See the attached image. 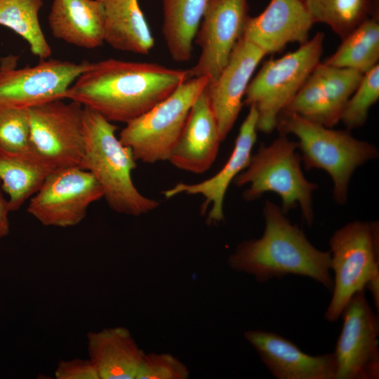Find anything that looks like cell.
I'll use <instances>...</instances> for the list:
<instances>
[{
	"label": "cell",
	"mask_w": 379,
	"mask_h": 379,
	"mask_svg": "<svg viewBox=\"0 0 379 379\" xmlns=\"http://www.w3.org/2000/svg\"><path fill=\"white\" fill-rule=\"evenodd\" d=\"M379 99V65L365 73L359 86L348 100L340 121L350 131L362 126L371 107Z\"/></svg>",
	"instance_id": "obj_28"
},
{
	"label": "cell",
	"mask_w": 379,
	"mask_h": 379,
	"mask_svg": "<svg viewBox=\"0 0 379 379\" xmlns=\"http://www.w3.org/2000/svg\"><path fill=\"white\" fill-rule=\"evenodd\" d=\"M55 377L57 379H100L91 359L79 358L60 361L55 369Z\"/></svg>",
	"instance_id": "obj_31"
},
{
	"label": "cell",
	"mask_w": 379,
	"mask_h": 379,
	"mask_svg": "<svg viewBox=\"0 0 379 379\" xmlns=\"http://www.w3.org/2000/svg\"><path fill=\"white\" fill-rule=\"evenodd\" d=\"M262 213L263 234L236 247L228 258L230 268L252 275L261 283L289 274L307 277L331 291L330 251L314 247L281 206L272 201H265Z\"/></svg>",
	"instance_id": "obj_2"
},
{
	"label": "cell",
	"mask_w": 379,
	"mask_h": 379,
	"mask_svg": "<svg viewBox=\"0 0 379 379\" xmlns=\"http://www.w3.org/2000/svg\"><path fill=\"white\" fill-rule=\"evenodd\" d=\"M248 0H211L194 41L201 48L190 79L208 76L214 81L242 38L248 15Z\"/></svg>",
	"instance_id": "obj_13"
},
{
	"label": "cell",
	"mask_w": 379,
	"mask_h": 379,
	"mask_svg": "<svg viewBox=\"0 0 379 379\" xmlns=\"http://www.w3.org/2000/svg\"><path fill=\"white\" fill-rule=\"evenodd\" d=\"M340 317L343 324L333 352L335 379H378L379 318L364 290L351 297Z\"/></svg>",
	"instance_id": "obj_12"
},
{
	"label": "cell",
	"mask_w": 379,
	"mask_h": 379,
	"mask_svg": "<svg viewBox=\"0 0 379 379\" xmlns=\"http://www.w3.org/2000/svg\"><path fill=\"white\" fill-rule=\"evenodd\" d=\"M242 122L232 152L224 166L211 178L198 183L178 182L164 192L166 199L182 193L190 195L200 194L204 198V210L209 206L208 220L212 223L222 221L224 201L230 185L249 164L253 148L257 140L258 113L253 105Z\"/></svg>",
	"instance_id": "obj_18"
},
{
	"label": "cell",
	"mask_w": 379,
	"mask_h": 379,
	"mask_svg": "<svg viewBox=\"0 0 379 379\" xmlns=\"http://www.w3.org/2000/svg\"><path fill=\"white\" fill-rule=\"evenodd\" d=\"M11 212L8 200L2 194L0 182V239L7 236L10 231L9 213Z\"/></svg>",
	"instance_id": "obj_32"
},
{
	"label": "cell",
	"mask_w": 379,
	"mask_h": 379,
	"mask_svg": "<svg viewBox=\"0 0 379 379\" xmlns=\"http://www.w3.org/2000/svg\"><path fill=\"white\" fill-rule=\"evenodd\" d=\"M162 34L171 58L178 62L192 58L193 43L211 0H162Z\"/></svg>",
	"instance_id": "obj_24"
},
{
	"label": "cell",
	"mask_w": 379,
	"mask_h": 379,
	"mask_svg": "<svg viewBox=\"0 0 379 379\" xmlns=\"http://www.w3.org/2000/svg\"><path fill=\"white\" fill-rule=\"evenodd\" d=\"M279 133L293 134L298 139L301 161L306 170L325 171L333 183V197L339 205L347 201L349 185L355 170L375 159V145L359 140L348 130H334L282 110L278 116Z\"/></svg>",
	"instance_id": "obj_4"
},
{
	"label": "cell",
	"mask_w": 379,
	"mask_h": 379,
	"mask_svg": "<svg viewBox=\"0 0 379 379\" xmlns=\"http://www.w3.org/2000/svg\"><path fill=\"white\" fill-rule=\"evenodd\" d=\"M266 54L243 37L207 92L221 141L232 131L241 110L245 93L257 66Z\"/></svg>",
	"instance_id": "obj_15"
},
{
	"label": "cell",
	"mask_w": 379,
	"mask_h": 379,
	"mask_svg": "<svg viewBox=\"0 0 379 379\" xmlns=\"http://www.w3.org/2000/svg\"><path fill=\"white\" fill-rule=\"evenodd\" d=\"M332 298L324 314L334 322L351 297L367 288L379 308V224L354 220L336 230L329 239Z\"/></svg>",
	"instance_id": "obj_6"
},
{
	"label": "cell",
	"mask_w": 379,
	"mask_h": 379,
	"mask_svg": "<svg viewBox=\"0 0 379 379\" xmlns=\"http://www.w3.org/2000/svg\"><path fill=\"white\" fill-rule=\"evenodd\" d=\"M313 24L302 0H271L260 14L248 18L242 37L267 55L291 43H306Z\"/></svg>",
	"instance_id": "obj_17"
},
{
	"label": "cell",
	"mask_w": 379,
	"mask_h": 379,
	"mask_svg": "<svg viewBox=\"0 0 379 379\" xmlns=\"http://www.w3.org/2000/svg\"><path fill=\"white\" fill-rule=\"evenodd\" d=\"M298 150V141L279 133L269 145H260L233 183L246 186L242 194L246 201H255L267 192L276 193L286 214L298 206L303 221L310 226L314 218L312 195L318 185L304 175Z\"/></svg>",
	"instance_id": "obj_5"
},
{
	"label": "cell",
	"mask_w": 379,
	"mask_h": 379,
	"mask_svg": "<svg viewBox=\"0 0 379 379\" xmlns=\"http://www.w3.org/2000/svg\"><path fill=\"white\" fill-rule=\"evenodd\" d=\"M18 56L0 58V109H30L65 100L68 88L89 65L58 59H43L34 66L16 69Z\"/></svg>",
	"instance_id": "obj_9"
},
{
	"label": "cell",
	"mask_w": 379,
	"mask_h": 379,
	"mask_svg": "<svg viewBox=\"0 0 379 379\" xmlns=\"http://www.w3.org/2000/svg\"><path fill=\"white\" fill-rule=\"evenodd\" d=\"M33 150L55 169L80 166L84 153V107L63 100L29 109Z\"/></svg>",
	"instance_id": "obj_11"
},
{
	"label": "cell",
	"mask_w": 379,
	"mask_h": 379,
	"mask_svg": "<svg viewBox=\"0 0 379 379\" xmlns=\"http://www.w3.org/2000/svg\"><path fill=\"white\" fill-rule=\"evenodd\" d=\"M87 349L100 379H135L145 355L128 330L120 326L88 332Z\"/></svg>",
	"instance_id": "obj_21"
},
{
	"label": "cell",
	"mask_w": 379,
	"mask_h": 379,
	"mask_svg": "<svg viewBox=\"0 0 379 379\" xmlns=\"http://www.w3.org/2000/svg\"><path fill=\"white\" fill-rule=\"evenodd\" d=\"M84 153L80 167L98 182L108 206L132 216L156 209L159 201L140 193L133 182L131 173L137 161L131 149L116 136L117 126L84 107Z\"/></svg>",
	"instance_id": "obj_3"
},
{
	"label": "cell",
	"mask_w": 379,
	"mask_h": 379,
	"mask_svg": "<svg viewBox=\"0 0 379 379\" xmlns=\"http://www.w3.org/2000/svg\"><path fill=\"white\" fill-rule=\"evenodd\" d=\"M324 39L318 32L296 51L267 60L251 80L244 103L255 107L258 131L268 134L277 128L279 114L320 62Z\"/></svg>",
	"instance_id": "obj_8"
},
{
	"label": "cell",
	"mask_w": 379,
	"mask_h": 379,
	"mask_svg": "<svg viewBox=\"0 0 379 379\" xmlns=\"http://www.w3.org/2000/svg\"><path fill=\"white\" fill-rule=\"evenodd\" d=\"M364 74L319 62L284 110L307 121L333 128Z\"/></svg>",
	"instance_id": "obj_14"
},
{
	"label": "cell",
	"mask_w": 379,
	"mask_h": 379,
	"mask_svg": "<svg viewBox=\"0 0 379 379\" xmlns=\"http://www.w3.org/2000/svg\"><path fill=\"white\" fill-rule=\"evenodd\" d=\"M374 2L376 6L379 8V0H374Z\"/></svg>",
	"instance_id": "obj_33"
},
{
	"label": "cell",
	"mask_w": 379,
	"mask_h": 379,
	"mask_svg": "<svg viewBox=\"0 0 379 379\" xmlns=\"http://www.w3.org/2000/svg\"><path fill=\"white\" fill-rule=\"evenodd\" d=\"M55 168L32 149L0 152V182L11 211H18L39 190Z\"/></svg>",
	"instance_id": "obj_23"
},
{
	"label": "cell",
	"mask_w": 379,
	"mask_h": 379,
	"mask_svg": "<svg viewBox=\"0 0 379 379\" xmlns=\"http://www.w3.org/2000/svg\"><path fill=\"white\" fill-rule=\"evenodd\" d=\"M244 336L275 378H335L334 353L310 355L289 340L265 331H247Z\"/></svg>",
	"instance_id": "obj_16"
},
{
	"label": "cell",
	"mask_w": 379,
	"mask_h": 379,
	"mask_svg": "<svg viewBox=\"0 0 379 379\" xmlns=\"http://www.w3.org/2000/svg\"><path fill=\"white\" fill-rule=\"evenodd\" d=\"M208 76L192 77L139 117L126 124L119 138L136 161H168L198 97L210 83Z\"/></svg>",
	"instance_id": "obj_7"
},
{
	"label": "cell",
	"mask_w": 379,
	"mask_h": 379,
	"mask_svg": "<svg viewBox=\"0 0 379 379\" xmlns=\"http://www.w3.org/2000/svg\"><path fill=\"white\" fill-rule=\"evenodd\" d=\"M103 198L102 189L80 166L54 169L30 198L27 212L47 227H70L86 216L88 207Z\"/></svg>",
	"instance_id": "obj_10"
},
{
	"label": "cell",
	"mask_w": 379,
	"mask_h": 379,
	"mask_svg": "<svg viewBox=\"0 0 379 379\" xmlns=\"http://www.w3.org/2000/svg\"><path fill=\"white\" fill-rule=\"evenodd\" d=\"M314 23L328 25L341 39L368 18L379 20L374 0H302Z\"/></svg>",
	"instance_id": "obj_26"
},
{
	"label": "cell",
	"mask_w": 379,
	"mask_h": 379,
	"mask_svg": "<svg viewBox=\"0 0 379 379\" xmlns=\"http://www.w3.org/2000/svg\"><path fill=\"white\" fill-rule=\"evenodd\" d=\"M187 367L170 354H145L135 379H186Z\"/></svg>",
	"instance_id": "obj_30"
},
{
	"label": "cell",
	"mask_w": 379,
	"mask_h": 379,
	"mask_svg": "<svg viewBox=\"0 0 379 379\" xmlns=\"http://www.w3.org/2000/svg\"><path fill=\"white\" fill-rule=\"evenodd\" d=\"M52 35L86 49L105 43L104 13L97 0H53L48 16Z\"/></svg>",
	"instance_id": "obj_20"
},
{
	"label": "cell",
	"mask_w": 379,
	"mask_h": 379,
	"mask_svg": "<svg viewBox=\"0 0 379 379\" xmlns=\"http://www.w3.org/2000/svg\"><path fill=\"white\" fill-rule=\"evenodd\" d=\"M32 149L29 109H0V152Z\"/></svg>",
	"instance_id": "obj_29"
},
{
	"label": "cell",
	"mask_w": 379,
	"mask_h": 379,
	"mask_svg": "<svg viewBox=\"0 0 379 379\" xmlns=\"http://www.w3.org/2000/svg\"><path fill=\"white\" fill-rule=\"evenodd\" d=\"M221 142L206 88L194 102L168 161L180 170L204 173L214 163Z\"/></svg>",
	"instance_id": "obj_19"
},
{
	"label": "cell",
	"mask_w": 379,
	"mask_h": 379,
	"mask_svg": "<svg viewBox=\"0 0 379 379\" xmlns=\"http://www.w3.org/2000/svg\"><path fill=\"white\" fill-rule=\"evenodd\" d=\"M102 6L105 42L114 49L148 54L154 39L138 0H97Z\"/></svg>",
	"instance_id": "obj_22"
},
{
	"label": "cell",
	"mask_w": 379,
	"mask_h": 379,
	"mask_svg": "<svg viewBox=\"0 0 379 379\" xmlns=\"http://www.w3.org/2000/svg\"><path fill=\"white\" fill-rule=\"evenodd\" d=\"M43 5V0H0V25L11 29L25 39L31 53L40 60L49 58L52 55L39 19Z\"/></svg>",
	"instance_id": "obj_27"
},
{
	"label": "cell",
	"mask_w": 379,
	"mask_h": 379,
	"mask_svg": "<svg viewBox=\"0 0 379 379\" xmlns=\"http://www.w3.org/2000/svg\"><path fill=\"white\" fill-rule=\"evenodd\" d=\"M341 40L336 51L324 63L363 74L378 64V19L368 18Z\"/></svg>",
	"instance_id": "obj_25"
},
{
	"label": "cell",
	"mask_w": 379,
	"mask_h": 379,
	"mask_svg": "<svg viewBox=\"0 0 379 379\" xmlns=\"http://www.w3.org/2000/svg\"><path fill=\"white\" fill-rule=\"evenodd\" d=\"M190 79L188 69L109 58L90 62L65 99L88 107L111 122L142 115Z\"/></svg>",
	"instance_id": "obj_1"
}]
</instances>
